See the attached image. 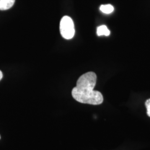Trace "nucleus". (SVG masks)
Returning a JSON list of instances; mask_svg holds the SVG:
<instances>
[{"label":"nucleus","mask_w":150,"mask_h":150,"mask_svg":"<svg viewBox=\"0 0 150 150\" xmlns=\"http://www.w3.org/2000/svg\"><path fill=\"white\" fill-rule=\"evenodd\" d=\"M15 0H0V10H7L13 6Z\"/></svg>","instance_id":"7ed1b4c3"},{"label":"nucleus","mask_w":150,"mask_h":150,"mask_svg":"<svg viewBox=\"0 0 150 150\" xmlns=\"http://www.w3.org/2000/svg\"><path fill=\"white\" fill-rule=\"evenodd\" d=\"M0 139H1V136H0Z\"/></svg>","instance_id":"6e6552de"},{"label":"nucleus","mask_w":150,"mask_h":150,"mask_svg":"<svg viewBox=\"0 0 150 150\" xmlns=\"http://www.w3.org/2000/svg\"><path fill=\"white\" fill-rule=\"evenodd\" d=\"M145 106L147 109V115L150 117V98L147 99L145 102Z\"/></svg>","instance_id":"423d86ee"},{"label":"nucleus","mask_w":150,"mask_h":150,"mask_svg":"<svg viewBox=\"0 0 150 150\" xmlns=\"http://www.w3.org/2000/svg\"><path fill=\"white\" fill-rule=\"evenodd\" d=\"M97 76L93 72H88L80 77L76 86L72 90V96L82 103L98 105L103 101L102 93L94 90L96 85Z\"/></svg>","instance_id":"f257e3e1"},{"label":"nucleus","mask_w":150,"mask_h":150,"mask_svg":"<svg viewBox=\"0 0 150 150\" xmlns=\"http://www.w3.org/2000/svg\"><path fill=\"white\" fill-rule=\"evenodd\" d=\"M97 35L98 36H108L110 35V31L106 25H101L97 28Z\"/></svg>","instance_id":"20e7f679"},{"label":"nucleus","mask_w":150,"mask_h":150,"mask_svg":"<svg viewBox=\"0 0 150 150\" xmlns=\"http://www.w3.org/2000/svg\"><path fill=\"white\" fill-rule=\"evenodd\" d=\"M60 33L63 38L70 40L74 38L75 30L74 23L72 18L69 16L63 17L59 24Z\"/></svg>","instance_id":"f03ea898"},{"label":"nucleus","mask_w":150,"mask_h":150,"mask_svg":"<svg viewBox=\"0 0 150 150\" xmlns=\"http://www.w3.org/2000/svg\"><path fill=\"white\" fill-rule=\"evenodd\" d=\"M100 10L102 11L103 13L106 14H110L112 13L114 11V7L112 5L110 4L107 5H102L100 7Z\"/></svg>","instance_id":"39448f33"},{"label":"nucleus","mask_w":150,"mask_h":150,"mask_svg":"<svg viewBox=\"0 0 150 150\" xmlns=\"http://www.w3.org/2000/svg\"><path fill=\"white\" fill-rule=\"evenodd\" d=\"M2 77H3V74H2V71L0 70V81L2 80Z\"/></svg>","instance_id":"0eeeda50"}]
</instances>
